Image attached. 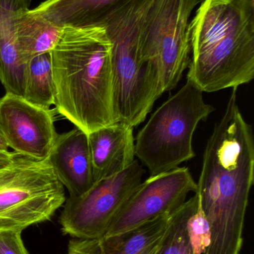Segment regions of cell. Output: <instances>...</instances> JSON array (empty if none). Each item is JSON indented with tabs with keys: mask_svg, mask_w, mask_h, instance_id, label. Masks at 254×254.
<instances>
[{
	"mask_svg": "<svg viewBox=\"0 0 254 254\" xmlns=\"http://www.w3.org/2000/svg\"><path fill=\"white\" fill-rule=\"evenodd\" d=\"M0 152H10V151H9L8 146H7V143H6L1 133H0Z\"/></svg>",
	"mask_w": 254,
	"mask_h": 254,
	"instance_id": "7402d4cb",
	"label": "cell"
},
{
	"mask_svg": "<svg viewBox=\"0 0 254 254\" xmlns=\"http://www.w3.org/2000/svg\"><path fill=\"white\" fill-rule=\"evenodd\" d=\"M199 207L196 193L170 216L169 225L158 254H196L191 240L189 222Z\"/></svg>",
	"mask_w": 254,
	"mask_h": 254,
	"instance_id": "ac0fdd59",
	"label": "cell"
},
{
	"mask_svg": "<svg viewBox=\"0 0 254 254\" xmlns=\"http://www.w3.org/2000/svg\"><path fill=\"white\" fill-rule=\"evenodd\" d=\"M197 182L186 167L150 176L137 187L107 230L105 237L119 235L164 215H170L196 192Z\"/></svg>",
	"mask_w": 254,
	"mask_h": 254,
	"instance_id": "9c48e42d",
	"label": "cell"
},
{
	"mask_svg": "<svg viewBox=\"0 0 254 254\" xmlns=\"http://www.w3.org/2000/svg\"><path fill=\"white\" fill-rule=\"evenodd\" d=\"M22 98L46 110L55 104L50 52L34 57L26 63Z\"/></svg>",
	"mask_w": 254,
	"mask_h": 254,
	"instance_id": "e0dca14e",
	"label": "cell"
},
{
	"mask_svg": "<svg viewBox=\"0 0 254 254\" xmlns=\"http://www.w3.org/2000/svg\"><path fill=\"white\" fill-rule=\"evenodd\" d=\"M48 158L70 197L82 195L95 183L87 134L80 128L58 134Z\"/></svg>",
	"mask_w": 254,
	"mask_h": 254,
	"instance_id": "8fae6325",
	"label": "cell"
},
{
	"mask_svg": "<svg viewBox=\"0 0 254 254\" xmlns=\"http://www.w3.org/2000/svg\"><path fill=\"white\" fill-rule=\"evenodd\" d=\"M144 173L143 166L135 160L120 173L95 182L82 195L69 197L59 219L63 233L79 240H101L143 182Z\"/></svg>",
	"mask_w": 254,
	"mask_h": 254,
	"instance_id": "ba28073f",
	"label": "cell"
},
{
	"mask_svg": "<svg viewBox=\"0 0 254 254\" xmlns=\"http://www.w3.org/2000/svg\"><path fill=\"white\" fill-rule=\"evenodd\" d=\"M0 133L13 152L37 160L49 157L58 135L53 110L7 92L0 98Z\"/></svg>",
	"mask_w": 254,
	"mask_h": 254,
	"instance_id": "30bf717a",
	"label": "cell"
},
{
	"mask_svg": "<svg viewBox=\"0 0 254 254\" xmlns=\"http://www.w3.org/2000/svg\"><path fill=\"white\" fill-rule=\"evenodd\" d=\"M50 53L58 114L86 134L119 122L105 29L64 27Z\"/></svg>",
	"mask_w": 254,
	"mask_h": 254,
	"instance_id": "7a4b0ae2",
	"label": "cell"
},
{
	"mask_svg": "<svg viewBox=\"0 0 254 254\" xmlns=\"http://www.w3.org/2000/svg\"><path fill=\"white\" fill-rule=\"evenodd\" d=\"M134 128L118 122L87 134L94 182L120 173L135 161Z\"/></svg>",
	"mask_w": 254,
	"mask_h": 254,
	"instance_id": "7c38bea8",
	"label": "cell"
},
{
	"mask_svg": "<svg viewBox=\"0 0 254 254\" xmlns=\"http://www.w3.org/2000/svg\"><path fill=\"white\" fill-rule=\"evenodd\" d=\"M15 155H16V152H0V170L10 164L11 161H13Z\"/></svg>",
	"mask_w": 254,
	"mask_h": 254,
	"instance_id": "44dd1931",
	"label": "cell"
},
{
	"mask_svg": "<svg viewBox=\"0 0 254 254\" xmlns=\"http://www.w3.org/2000/svg\"><path fill=\"white\" fill-rule=\"evenodd\" d=\"M187 81L203 92L254 77V0H203L190 24Z\"/></svg>",
	"mask_w": 254,
	"mask_h": 254,
	"instance_id": "3957f363",
	"label": "cell"
},
{
	"mask_svg": "<svg viewBox=\"0 0 254 254\" xmlns=\"http://www.w3.org/2000/svg\"><path fill=\"white\" fill-rule=\"evenodd\" d=\"M154 0H120L98 26L112 43L115 105L119 122L135 128L163 95L153 70L143 62L140 40L145 16Z\"/></svg>",
	"mask_w": 254,
	"mask_h": 254,
	"instance_id": "277c9868",
	"label": "cell"
},
{
	"mask_svg": "<svg viewBox=\"0 0 254 254\" xmlns=\"http://www.w3.org/2000/svg\"><path fill=\"white\" fill-rule=\"evenodd\" d=\"M170 215L149 221L119 235L101 240L104 254H158L169 225Z\"/></svg>",
	"mask_w": 254,
	"mask_h": 254,
	"instance_id": "9a60e30c",
	"label": "cell"
},
{
	"mask_svg": "<svg viewBox=\"0 0 254 254\" xmlns=\"http://www.w3.org/2000/svg\"><path fill=\"white\" fill-rule=\"evenodd\" d=\"M66 201L64 187L49 158L16 153L0 170V231L24 229L49 220Z\"/></svg>",
	"mask_w": 254,
	"mask_h": 254,
	"instance_id": "8992f818",
	"label": "cell"
},
{
	"mask_svg": "<svg viewBox=\"0 0 254 254\" xmlns=\"http://www.w3.org/2000/svg\"><path fill=\"white\" fill-rule=\"evenodd\" d=\"M63 28L52 23L31 10L19 16L16 30V43L22 61L51 52L62 33Z\"/></svg>",
	"mask_w": 254,
	"mask_h": 254,
	"instance_id": "2e32d148",
	"label": "cell"
},
{
	"mask_svg": "<svg viewBox=\"0 0 254 254\" xmlns=\"http://www.w3.org/2000/svg\"><path fill=\"white\" fill-rule=\"evenodd\" d=\"M28 4V0H0V82L7 93L21 97L26 64L18 50L16 30Z\"/></svg>",
	"mask_w": 254,
	"mask_h": 254,
	"instance_id": "4fadbf2b",
	"label": "cell"
},
{
	"mask_svg": "<svg viewBox=\"0 0 254 254\" xmlns=\"http://www.w3.org/2000/svg\"><path fill=\"white\" fill-rule=\"evenodd\" d=\"M21 233L13 230L0 231V254H28Z\"/></svg>",
	"mask_w": 254,
	"mask_h": 254,
	"instance_id": "d6986e66",
	"label": "cell"
},
{
	"mask_svg": "<svg viewBox=\"0 0 254 254\" xmlns=\"http://www.w3.org/2000/svg\"><path fill=\"white\" fill-rule=\"evenodd\" d=\"M68 254H104L101 240H85L74 239L70 240Z\"/></svg>",
	"mask_w": 254,
	"mask_h": 254,
	"instance_id": "ffe728a7",
	"label": "cell"
},
{
	"mask_svg": "<svg viewBox=\"0 0 254 254\" xmlns=\"http://www.w3.org/2000/svg\"><path fill=\"white\" fill-rule=\"evenodd\" d=\"M203 0H154L145 16L140 55L156 74L161 92L177 86L190 61L192 13Z\"/></svg>",
	"mask_w": 254,
	"mask_h": 254,
	"instance_id": "52a82bcc",
	"label": "cell"
},
{
	"mask_svg": "<svg viewBox=\"0 0 254 254\" xmlns=\"http://www.w3.org/2000/svg\"><path fill=\"white\" fill-rule=\"evenodd\" d=\"M237 89L216 124L203 156L197 191L210 239L203 254H241L254 182L253 128L243 117Z\"/></svg>",
	"mask_w": 254,
	"mask_h": 254,
	"instance_id": "6da1fadb",
	"label": "cell"
},
{
	"mask_svg": "<svg viewBox=\"0 0 254 254\" xmlns=\"http://www.w3.org/2000/svg\"><path fill=\"white\" fill-rule=\"evenodd\" d=\"M213 111V107L204 101L202 91L186 80L140 130L135 138V156L151 176L179 167L195 156L194 133Z\"/></svg>",
	"mask_w": 254,
	"mask_h": 254,
	"instance_id": "5b68a950",
	"label": "cell"
},
{
	"mask_svg": "<svg viewBox=\"0 0 254 254\" xmlns=\"http://www.w3.org/2000/svg\"><path fill=\"white\" fill-rule=\"evenodd\" d=\"M120 0H46L32 12L64 27L98 26Z\"/></svg>",
	"mask_w": 254,
	"mask_h": 254,
	"instance_id": "5bb4252c",
	"label": "cell"
}]
</instances>
